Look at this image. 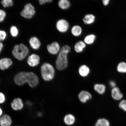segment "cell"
<instances>
[{
    "label": "cell",
    "instance_id": "3",
    "mask_svg": "<svg viewBox=\"0 0 126 126\" xmlns=\"http://www.w3.org/2000/svg\"><path fill=\"white\" fill-rule=\"evenodd\" d=\"M29 53V49L23 44L15 45L12 51L14 57L19 61L24 60L28 56Z\"/></svg>",
    "mask_w": 126,
    "mask_h": 126
},
{
    "label": "cell",
    "instance_id": "31",
    "mask_svg": "<svg viewBox=\"0 0 126 126\" xmlns=\"http://www.w3.org/2000/svg\"><path fill=\"white\" fill-rule=\"evenodd\" d=\"M6 100V97L4 94L2 92H0V104L4 103Z\"/></svg>",
    "mask_w": 126,
    "mask_h": 126
},
{
    "label": "cell",
    "instance_id": "32",
    "mask_svg": "<svg viewBox=\"0 0 126 126\" xmlns=\"http://www.w3.org/2000/svg\"><path fill=\"white\" fill-rule=\"evenodd\" d=\"M39 4L41 5H43L47 3H51L53 0H38Z\"/></svg>",
    "mask_w": 126,
    "mask_h": 126
},
{
    "label": "cell",
    "instance_id": "10",
    "mask_svg": "<svg viewBox=\"0 0 126 126\" xmlns=\"http://www.w3.org/2000/svg\"><path fill=\"white\" fill-rule=\"evenodd\" d=\"M10 106L12 109L15 111H20L24 107L22 100L20 97H17L14 99L11 102Z\"/></svg>",
    "mask_w": 126,
    "mask_h": 126
},
{
    "label": "cell",
    "instance_id": "16",
    "mask_svg": "<svg viewBox=\"0 0 126 126\" xmlns=\"http://www.w3.org/2000/svg\"><path fill=\"white\" fill-rule=\"evenodd\" d=\"M29 43L30 46L33 49L37 50L40 48L41 42L37 37H31L30 39Z\"/></svg>",
    "mask_w": 126,
    "mask_h": 126
},
{
    "label": "cell",
    "instance_id": "6",
    "mask_svg": "<svg viewBox=\"0 0 126 126\" xmlns=\"http://www.w3.org/2000/svg\"><path fill=\"white\" fill-rule=\"evenodd\" d=\"M70 28V24L67 20L64 19H61L57 21L56 28L59 32L61 33L66 32Z\"/></svg>",
    "mask_w": 126,
    "mask_h": 126
},
{
    "label": "cell",
    "instance_id": "24",
    "mask_svg": "<svg viewBox=\"0 0 126 126\" xmlns=\"http://www.w3.org/2000/svg\"><path fill=\"white\" fill-rule=\"evenodd\" d=\"M117 70L119 73H126V63L124 62L119 63L118 64Z\"/></svg>",
    "mask_w": 126,
    "mask_h": 126
},
{
    "label": "cell",
    "instance_id": "23",
    "mask_svg": "<svg viewBox=\"0 0 126 126\" xmlns=\"http://www.w3.org/2000/svg\"><path fill=\"white\" fill-rule=\"evenodd\" d=\"M64 122L68 125H72L74 123L75 118L73 115L68 114L66 115L64 118Z\"/></svg>",
    "mask_w": 126,
    "mask_h": 126
},
{
    "label": "cell",
    "instance_id": "38",
    "mask_svg": "<svg viewBox=\"0 0 126 126\" xmlns=\"http://www.w3.org/2000/svg\"></svg>",
    "mask_w": 126,
    "mask_h": 126
},
{
    "label": "cell",
    "instance_id": "9",
    "mask_svg": "<svg viewBox=\"0 0 126 126\" xmlns=\"http://www.w3.org/2000/svg\"><path fill=\"white\" fill-rule=\"evenodd\" d=\"M60 44L58 42H54L48 44L47 46V49L50 54L56 55L59 54L61 49Z\"/></svg>",
    "mask_w": 126,
    "mask_h": 126
},
{
    "label": "cell",
    "instance_id": "7",
    "mask_svg": "<svg viewBox=\"0 0 126 126\" xmlns=\"http://www.w3.org/2000/svg\"><path fill=\"white\" fill-rule=\"evenodd\" d=\"M27 83L28 86L31 88H34L37 87L39 82L38 76L34 72H28Z\"/></svg>",
    "mask_w": 126,
    "mask_h": 126
},
{
    "label": "cell",
    "instance_id": "25",
    "mask_svg": "<svg viewBox=\"0 0 126 126\" xmlns=\"http://www.w3.org/2000/svg\"><path fill=\"white\" fill-rule=\"evenodd\" d=\"M110 123L108 120L102 118L97 120L95 126H110Z\"/></svg>",
    "mask_w": 126,
    "mask_h": 126
},
{
    "label": "cell",
    "instance_id": "11",
    "mask_svg": "<svg viewBox=\"0 0 126 126\" xmlns=\"http://www.w3.org/2000/svg\"><path fill=\"white\" fill-rule=\"evenodd\" d=\"M12 60L8 58H4L0 59V70H7L12 65Z\"/></svg>",
    "mask_w": 126,
    "mask_h": 126
},
{
    "label": "cell",
    "instance_id": "30",
    "mask_svg": "<svg viewBox=\"0 0 126 126\" xmlns=\"http://www.w3.org/2000/svg\"><path fill=\"white\" fill-rule=\"evenodd\" d=\"M7 34L4 31L0 30V41H4L7 37Z\"/></svg>",
    "mask_w": 126,
    "mask_h": 126
},
{
    "label": "cell",
    "instance_id": "36",
    "mask_svg": "<svg viewBox=\"0 0 126 126\" xmlns=\"http://www.w3.org/2000/svg\"><path fill=\"white\" fill-rule=\"evenodd\" d=\"M3 111L0 107V117L2 116L3 115Z\"/></svg>",
    "mask_w": 126,
    "mask_h": 126
},
{
    "label": "cell",
    "instance_id": "29",
    "mask_svg": "<svg viewBox=\"0 0 126 126\" xmlns=\"http://www.w3.org/2000/svg\"><path fill=\"white\" fill-rule=\"evenodd\" d=\"M5 11L2 9H0V23L4 21L6 17Z\"/></svg>",
    "mask_w": 126,
    "mask_h": 126
},
{
    "label": "cell",
    "instance_id": "1",
    "mask_svg": "<svg viewBox=\"0 0 126 126\" xmlns=\"http://www.w3.org/2000/svg\"><path fill=\"white\" fill-rule=\"evenodd\" d=\"M71 50L70 47L68 45H64L61 47L55 63L56 67L58 70H64L67 67L68 64V55Z\"/></svg>",
    "mask_w": 126,
    "mask_h": 126
},
{
    "label": "cell",
    "instance_id": "37",
    "mask_svg": "<svg viewBox=\"0 0 126 126\" xmlns=\"http://www.w3.org/2000/svg\"><path fill=\"white\" fill-rule=\"evenodd\" d=\"M37 115L38 116H39V117H41V116H42V113L41 112H39L38 113Z\"/></svg>",
    "mask_w": 126,
    "mask_h": 126
},
{
    "label": "cell",
    "instance_id": "28",
    "mask_svg": "<svg viewBox=\"0 0 126 126\" xmlns=\"http://www.w3.org/2000/svg\"><path fill=\"white\" fill-rule=\"evenodd\" d=\"M119 107L121 109L126 112V100L121 101L119 104Z\"/></svg>",
    "mask_w": 126,
    "mask_h": 126
},
{
    "label": "cell",
    "instance_id": "35",
    "mask_svg": "<svg viewBox=\"0 0 126 126\" xmlns=\"http://www.w3.org/2000/svg\"><path fill=\"white\" fill-rule=\"evenodd\" d=\"M3 47V45L2 42H0V53L1 52Z\"/></svg>",
    "mask_w": 126,
    "mask_h": 126
},
{
    "label": "cell",
    "instance_id": "14",
    "mask_svg": "<svg viewBox=\"0 0 126 126\" xmlns=\"http://www.w3.org/2000/svg\"><path fill=\"white\" fill-rule=\"evenodd\" d=\"M90 69L87 65L82 64L80 66L78 69L79 74L83 78L87 77L90 73Z\"/></svg>",
    "mask_w": 126,
    "mask_h": 126
},
{
    "label": "cell",
    "instance_id": "19",
    "mask_svg": "<svg viewBox=\"0 0 126 126\" xmlns=\"http://www.w3.org/2000/svg\"><path fill=\"white\" fill-rule=\"evenodd\" d=\"M82 28L78 25H75L71 29V33L72 35L76 37L81 36L82 34Z\"/></svg>",
    "mask_w": 126,
    "mask_h": 126
},
{
    "label": "cell",
    "instance_id": "15",
    "mask_svg": "<svg viewBox=\"0 0 126 126\" xmlns=\"http://www.w3.org/2000/svg\"><path fill=\"white\" fill-rule=\"evenodd\" d=\"M111 96L112 98L116 100H121L123 97V94L121 92L120 89L116 87L112 89Z\"/></svg>",
    "mask_w": 126,
    "mask_h": 126
},
{
    "label": "cell",
    "instance_id": "13",
    "mask_svg": "<svg viewBox=\"0 0 126 126\" xmlns=\"http://www.w3.org/2000/svg\"><path fill=\"white\" fill-rule=\"evenodd\" d=\"M12 123V118L8 114H4L0 117V126H11Z\"/></svg>",
    "mask_w": 126,
    "mask_h": 126
},
{
    "label": "cell",
    "instance_id": "17",
    "mask_svg": "<svg viewBox=\"0 0 126 126\" xmlns=\"http://www.w3.org/2000/svg\"><path fill=\"white\" fill-rule=\"evenodd\" d=\"M86 45L83 41H79L75 44L74 46V49L77 53H81L86 48Z\"/></svg>",
    "mask_w": 126,
    "mask_h": 126
},
{
    "label": "cell",
    "instance_id": "34",
    "mask_svg": "<svg viewBox=\"0 0 126 126\" xmlns=\"http://www.w3.org/2000/svg\"><path fill=\"white\" fill-rule=\"evenodd\" d=\"M102 1L104 6H107L109 4L110 0H102Z\"/></svg>",
    "mask_w": 126,
    "mask_h": 126
},
{
    "label": "cell",
    "instance_id": "4",
    "mask_svg": "<svg viewBox=\"0 0 126 126\" xmlns=\"http://www.w3.org/2000/svg\"><path fill=\"white\" fill-rule=\"evenodd\" d=\"M28 72L21 71L18 72L14 77V81L15 84L18 86H22L27 83Z\"/></svg>",
    "mask_w": 126,
    "mask_h": 126
},
{
    "label": "cell",
    "instance_id": "18",
    "mask_svg": "<svg viewBox=\"0 0 126 126\" xmlns=\"http://www.w3.org/2000/svg\"><path fill=\"white\" fill-rule=\"evenodd\" d=\"M95 17L92 14H88L84 16L83 21L85 24L90 25L93 24L95 22Z\"/></svg>",
    "mask_w": 126,
    "mask_h": 126
},
{
    "label": "cell",
    "instance_id": "21",
    "mask_svg": "<svg viewBox=\"0 0 126 126\" xmlns=\"http://www.w3.org/2000/svg\"><path fill=\"white\" fill-rule=\"evenodd\" d=\"M58 5L61 9L65 10L70 7L71 3L69 0H59Z\"/></svg>",
    "mask_w": 126,
    "mask_h": 126
},
{
    "label": "cell",
    "instance_id": "33",
    "mask_svg": "<svg viewBox=\"0 0 126 126\" xmlns=\"http://www.w3.org/2000/svg\"><path fill=\"white\" fill-rule=\"evenodd\" d=\"M109 84L110 86L113 88L116 87V83L114 81H110L109 82Z\"/></svg>",
    "mask_w": 126,
    "mask_h": 126
},
{
    "label": "cell",
    "instance_id": "5",
    "mask_svg": "<svg viewBox=\"0 0 126 126\" xmlns=\"http://www.w3.org/2000/svg\"><path fill=\"white\" fill-rule=\"evenodd\" d=\"M35 8L32 5L28 3L25 5L21 12V15L25 18L31 19L35 15Z\"/></svg>",
    "mask_w": 126,
    "mask_h": 126
},
{
    "label": "cell",
    "instance_id": "2",
    "mask_svg": "<svg viewBox=\"0 0 126 126\" xmlns=\"http://www.w3.org/2000/svg\"><path fill=\"white\" fill-rule=\"evenodd\" d=\"M41 76L44 81L49 82L54 79L55 75L54 68L48 63H44L40 69Z\"/></svg>",
    "mask_w": 126,
    "mask_h": 126
},
{
    "label": "cell",
    "instance_id": "27",
    "mask_svg": "<svg viewBox=\"0 0 126 126\" xmlns=\"http://www.w3.org/2000/svg\"><path fill=\"white\" fill-rule=\"evenodd\" d=\"M1 3L4 7H11L13 5V0H2Z\"/></svg>",
    "mask_w": 126,
    "mask_h": 126
},
{
    "label": "cell",
    "instance_id": "12",
    "mask_svg": "<svg viewBox=\"0 0 126 126\" xmlns=\"http://www.w3.org/2000/svg\"><path fill=\"white\" fill-rule=\"evenodd\" d=\"M78 97L81 103H84L91 100L92 98V95L89 91L82 90L79 93Z\"/></svg>",
    "mask_w": 126,
    "mask_h": 126
},
{
    "label": "cell",
    "instance_id": "22",
    "mask_svg": "<svg viewBox=\"0 0 126 126\" xmlns=\"http://www.w3.org/2000/svg\"><path fill=\"white\" fill-rule=\"evenodd\" d=\"M96 38V37L95 34H89L84 37L83 41L86 45H92L95 42Z\"/></svg>",
    "mask_w": 126,
    "mask_h": 126
},
{
    "label": "cell",
    "instance_id": "20",
    "mask_svg": "<svg viewBox=\"0 0 126 126\" xmlns=\"http://www.w3.org/2000/svg\"><path fill=\"white\" fill-rule=\"evenodd\" d=\"M94 89L97 93L100 94H103L106 91V86L102 83H97L94 84Z\"/></svg>",
    "mask_w": 126,
    "mask_h": 126
},
{
    "label": "cell",
    "instance_id": "8",
    "mask_svg": "<svg viewBox=\"0 0 126 126\" xmlns=\"http://www.w3.org/2000/svg\"><path fill=\"white\" fill-rule=\"evenodd\" d=\"M40 61V58L39 55L35 53H32L28 57L27 62L29 66L33 67L38 65Z\"/></svg>",
    "mask_w": 126,
    "mask_h": 126
},
{
    "label": "cell",
    "instance_id": "26",
    "mask_svg": "<svg viewBox=\"0 0 126 126\" xmlns=\"http://www.w3.org/2000/svg\"><path fill=\"white\" fill-rule=\"evenodd\" d=\"M10 32L11 35L12 37H16L18 35V30L16 27L13 26L10 28Z\"/></svg>",
    "mask_w": 126,
    "mask_h": 126
}]
</instances>
